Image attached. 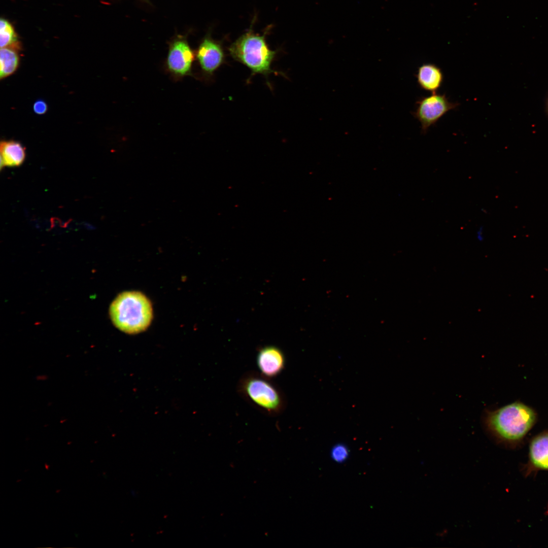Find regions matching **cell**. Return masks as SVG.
<instances>
[{"label": "cell", "mask_w": 548, "mask_h": 548, "mask_svg": "<svg viewBox=\"0 0 548 548\" xmlns=\"http://www.w3.org/2000/svg\"><path fill=\"white\" fill-rule=\"evenodd\" d=\"M537 415L531 407L515 402L494 410H484L481 422L496 438L513 442L523 439L535 424Z\"/></svg>", "instance_id": "cell-1"}, {"label": "cell", "mask_w": 548, "mask_h": 548, "mask_svg": "<svg viewBox=\"0 0 548 548\" xmlns=\"http://www.w3.org/2000/svg\"><path fill=\"white\" fill-rule=\"evenodd\" d=\"M110 315L115 326L128 333L145 330L152 319L150 301L142 293L126 292L119 295L112 303Z\"/></svg>", "instance_id": "cell-2"}, {"label": "cell", "mask_w": 548, "mask_h": 548, "mask_svg": "<svg viewBox=\"0 0 548 548\" xmlns=\"http://www.w3.org/2000/svg\"><path fill=\"white\" fill-rule=\"evenodd\" d=\"M237 391L251 405L268 415H278L286 407L284 394L261 374L253 371L245 373L238 382Z\"/></svg>", "instance_id": "cell-3"}, {"label": "cell", "mask_w": 548, "mask_h": 548, "mask_svg": "<svg viewBox=\"0 0 548 548\" xmlns=\"http://www.w3.org/2000/svg\"><path fill=\"white\" fill-rule=\"evenodd\" d=\"M228 50L234 60L251 71L253 76L261 74L267 77L277 73L271 68L277 51L268 47L264 34L261 36L250 29L233 42Z\"/></svg>", "instance_id": "cell-4"}, {"label": "cell", "mask_w": 548, "mask_h": 548, "mask_svg": "<svg viewBox=\"0 0 548 548\" xmlns=\"http://www.w3.org/2000/svg\"><path fill=\"white\" fill-rule=\"evenodd\" d=\"M459 105L458 102L450 101L445 94L432 93L417 100L416 110L412 114L420 122L422 133L425 134L431 126Z\"/></svg>", "instance_id": "cell-5"}, {"label": "cell", "mask_w": 548, "mask_h": 548, "mask_svg": "<svg viewBox=\"0 0 548 548\" xmlns=\"http://www.w3.org/2000/svg\"><path fill=\"white\" fill-rule=\"evenodd\" d=\"M168 45L164 64L167 73L178 79L192 75L195 52L189 45L186 36L177 35Z\"/></svg>", "instance_id": "cell-6"}, {"label": "cell", "mask_w": 548, "mask_h": 548, "mask_svg": "<svg viewBox=\"0 0 548 548\" xmlns=\"http://www.w3.org/2000/svg\"><path fill=\"white\" fill-rule=\"evenodd\" d=\"M195 58L202 72L211 76L224 63L225 56L221 45L207 35L195 51Z\"/></svg>", "instance_id": "cell-7"}, {"label": "cell", "mask_w": 548, "mask_h": 548, "mask_svg": "<svg viewBox=\"0 0 548 548\" xmlns=\"http://www.w3.org/2000/svg\"><path fill=\"white\" fill-rule=\"evenodd\" d=\"M256 363L260 373L270 379L277 376L284 369L286 359L281 349L276 346H268L259 350Z\"/></svg>", "instance_id": "cell-8"}, {"label": "cell", "mask_w": 548, "mask_h": 548, "mask_svg": "<svg viewBox=\"0 0 548 548\" xmlns=\"http://www.w3.org/2000/svg\"><path fill=\"white\" fill-rule=\"evenodd\" d=\"M416 77L419 87L432 93H437L444 80L441 68L432 63H423L419 66Z\"/></svg>", "instance_id": "cell-9"}, {"label": "cell", "mask_w": 548, "mask_h": 548, "mask_svg": "<svg viewBox=\"0 0 548 548\" xmlns=\"http://www.w3.org/2000/svg\"><path fill=\"white\" fill-rule=\"evenodd\" d=\"M529 464L533 469L548 471V432L534 437L529 445Z\"/></svg>", "instance_id": "cell-10"}, {"label": "cell", "mask_w": 548, "mask_h": 548, "mask_svg": "<svg viewBox=\"0 0 548 548\" xmlns=\"http://www.w3.org/2000/svg\"><path fill=\"white\" fill-rule=\"evenodd\" d=\"M1 166H18L25 158L24 148L17 142L4 141L1 143Z\"/></svg>", "instance_id": "cell-11"}, {"label": "cell", "mask_w": 548, "mask_h": 548, "mask_svg": "<svg viewBox=\"0 0 548 548\" xmlns=\"http://www.w3.org/2000/svg\"><path fill=\"white\" fill-rule=\"evenodd\" d=\"M19 56L16 50L11 48H1L0 51V77L6 78L13 74L19 64Z\"/></svg>", "instance_id": "cell-12"}, {"label": "cell", "mask_w": 548, "mask_h": 548, "mask_svg": "<svg viewBox=\"0 0 548 548\" xmlns=\"http://www.w3.org/2000/svg\"><path fill=\"white\" fill-rule=\"evenodd\" d=\"M1 48H11L15 50L20 48L17 34L12 24L5 18L0 21Z\"/></svg>", "instance_id": "cell-13"}, {"label": "cell", "mask_w": 548, "mask_h": 548, "mask_svg": "<svg viewBox=\"0 0 548 548\" xmlns=\"http://www.w3.org/2000/svg\"><path fill=\"white\" fill-rule=\"evenodd\" d=\"M349 450L344 444L338 443L333 447L331 451L332 459L337 463H342L348 458Z\"/></svg>", "instance_id": "cell-14"}, {"label": "cell", "mask_w": 548, "mask_h": 548, "mask_svg": "<svg viewBox=\"0 0 548 548\" xmlns=\"http://www.w3.org/2000/svg\"><path fill=\"white\" fill-rule=\"evenodd\" d=\"M33 110L38 115H43L47 111L48 106L44 100L42 99L37 100L33 105Z\"/></svg>", "instance_id": "cell-15"}, {"label": "cell", "mask_w": 548, "mask_h": 548, "mask_svg": "<svg viewBox=\"0 0 548 548\" xmlns=\"http://www.w3.org/2000/svg\"><path fill=\"white\" fill-rule=\"evenodd\" d=\"M476 237L477 240L480 242H483L484 241V230H483V227H479L478 229L477 230V231L476 232Z\"/></svg>", "instance_id": "cell-16"}, {"label": "cell", "mask_w": 548, "mask_h": 548, "mask_svg": "<svg viewBox=\"0 0 548 548\" xmlns=\"http://www.w3.org/2000/svg\"><path fill=\"white\" fill-rule=\"evenodd\" d=\"M547 107H548V104H547Z\"/></svg>", "instance_id": "cell-17"}]
</instances>
